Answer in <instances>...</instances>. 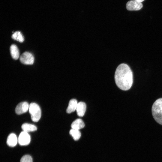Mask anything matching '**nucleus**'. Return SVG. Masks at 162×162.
<instances>
[{
    "label": "nucleus",
    "instance_id": "obj_11",
    "mask_svg": "<svg viewBox=\"0 0 162 162\" xmlns=\"http://www.w3.org/2000/svg\"><path fill=\"white\" fill-rule=\"evenodd\" d=\"M84 126V123L80 118L76 119L72 123L71 125L72 129L79 130L83 128Z\"/></svg>",
    "mask_w": 162,
    "mask_h": 162
},
{
    "label": "nucleus",
    "instance_id": "obj_1",
    "mask_svg": "<svg viewBox=\"0 0 162 162\" xmlns=\"http://www.w3.org/2000/svg\"><path fill=\"white\" fill-rule=\"evenodd\" d=\"M115 80L117 86L124 91L129 89L133 83V74L130 67L122 63L117 67L115 74Z\"/></svg>",
    "mask_w": 162,
    "mask_h": 162
},
{
    "label": "nucleus",
    "instance_id": "obj_5",
    "mask_svg": "<svg viewBox=\"0 0 162 162\" xmlns=\"http://www.w3.org/2000/svg\"><path fill=\"white\" fill-rule=\"evenodd\" d=\"M18 142L21 146L28 145L31 141V137L28 133L23 131L20 134L18 137Z\"/></svg>",
    "mask_w": 162,
    "mask_h": 162
},
{
    "label": "nucleus",
    "instance_id": "obj_16",
    "mask_svg": "<svg viewBox=\"0 0 162 162\" xmlns=\"http://www.w3.org/2000/svg\"><path fill=\"white\" fill-rule=\"evenodd\" d=\"M20 162H33L32 157L29 155H25L22 157Z\"/></svg>",
    "mask_w": 162,
    "mask_h": 162
},
{
    "label": "nucleus",
    "instance_id": "obj_14",
    "mask_svg": "<svg viewBox=\"0 0 162 162\" xmlns=\"http://www.w3.org/2000/svg\"><path fill=\"white\" fill-rule=\"evenodd\" d=\"M70 134L73 137L75 141L79 139L81 136V133L79 130L72 129L69 131Z\"/></svg>",
    "mask_w": 162,
    "mask_h": 162
},
{
    "label": "nucleus",
    "instance_id": "obj_15",
    "mask_svg": "<svg viewBox=\"0 0 162 162\" xmlns=\"http://www.w3.org/2000/svg\"><path fill=\"white\" fill-rule=\"evenodd\" d=\"M12 38L20 42H22L24 40L23 36L20 32L16 31L12 35Z\"/></svg>",
    "mask_w": 162,
    "mask_h": 162
},
{
    "label": "nucleus",
    "instance_id": "obj_4",
    "mask_svg": "<svg viewBox=\"0 0 162 162\" xmlns=\"http://www.w3.org/2000/svg\"><path fill=\"white\" fill-rule=\"evenodd\" d=\"M34 58L30 53L25 52L20 57V61L22 64L26 65H31L33 64Z\"/></svg>",
    "mask_w": 162,
    "mask_h": 162
},
{
    "label": "nucleus",
    "instance_id": "obj_12",
    "mask_svg": "<svg viewBox=\"0 0 162 162\" xmlns=\"http://www.w3.org/2000/svg\"><path fill=\"white\" fill-rule=\"evenodd\" d=\"M10 51L12 58L15 59H17L19 57V51L17 46L15 44H12L10 47Z\"/></svg>",
    "mask_w": 162,
    "mask_h": 162
},
{
    "label": "nucleus",
    "instance_id": "obj_8",
    "mask_svg": "<svg viewBox=\"0 0 162 162\" xmlns=\"http://www.w3.org/2000/svg\"><path fill=\"white\" fill-rule=\"evenodd\" d=\"M86 105L84 102H80L78 103L76 110L77 115L80 117L83 116L86 112Z\"/></svg>",
    "mask_w": 162,
    "mask_h": 162
},
{
    "label": "nucleus",
    "instance_id": "obj_2",
    "mask_svg": "<svg viewBox=\"0 0 162 162\" xmlns=\"http://www.w3.org/2000/svg\"><path fill=\"white\" fill-rule=\"evenodd\" d=\"M152 115L155 121L162 125V98L157 100L152 108Z\"/></svg>",
    "mask_w": 162,
    "mask_h": 162
},
{
    "label": "nucleus",
    "instance_id": "obj_10",
    "mask_svg": "<svg viewBox=\"0 0 162 162\" xmlns=\"http://www.w3.org/2000/svg\"><path fill=\"white\" fill-rule=\"evenodd\" d=\"M77 104V100L76 99H73L70 100L66 109V112L68 113H70L74 112L76 110Z\"/></svg>",
    "mask_w": 162,
    "mask_h": 162
},
{
    "label": "nucleus",
    "instance_id": "obj_9",
    "mask_svg": "<svg viewBox=\"0 0 162 162\" xmlns=\"http://www.w3.org/2000/svg\"><path fill=\"white\" fill-rule=\"evenodd\" d=\"M18 142L16 135L14 133L10 134L8 136L7 143L9 146L14 147L15 146Z\"/></svg>",
    "mask_w": 162,
    "mask_h": 162
},
{
    "label": "nucleus",
    "instance_id": "obj_7",
    "mask_svg": "<svg viewBox=\"0 0 162 162\" xmlns=\"http://www.w3.org/2000/svg\"><path fill=\"white\" fill-rule=\"evenodd\" d=\"M29 105L26 102H22L16 106L15 112L16 113L20 115L27 112L29 110Z\"/></svg>",
    "mask_w": 162,
    "mask_h": 162
},
{
    "label": "nucleus",
    "instance_id": "obj_3",
    "mask_svg": "<svg viewBox=\"0 0 162 162\" xmlns=\"http://www.w3.org/2000/svg\"><path fill=\"white\" fill-rule=\"evenodd\" d=\"M28 110L32 120L35 122L38 121L41 116V111L39 105L32 103L29 104Z\"/></svg>",
    "mask_w": 162,
    "mask_h": 162
},
{
    "label": "nucleus",
    "instance_id": "obj_17",
    "mask_svg": "<svg viewBox=\"0 0 162 162\" xmlns=\"http://www.w3.org/2000/svg\"><path fill=\"white\" fill-rule=\"evenodd\" d=\"M137 2H139L141 3L142 2H143L144 0H134Z\"/></svg>",
    "mask_w": 162,
    "mask_h": 162
},
{
    "label": "nucleus",
    "instance_id": "obj_6",
    "mask_svg": "<svg viewBox=\"0 0 162 162\" xmlns=\"http://www.w3.org/2000/svg\"><path fill=\"white\" fill-rule=\"evenodd\" d=\"M143 5L141 3L134 0H130L126 4L127 9L129 10H138L141 9Z\"/></svg>",
    "mask_w": 162,
    "mask_h": 162
},
{
    "label": "nucleus",
    "instance_id": "obj_13",
    "mask_svg": "<svg viewBox=\"0 0 162 162\" xmlns=\"http://www.w3.org/2000/svg\"><path fill=\"white\" fill-rule=\"evenodd\" d=\"M21 128L23 131L27 133L35 131L37 129V127L35 125L27 123L23 124Z\"/></svg>",
    "mask_w": 162,
    "mask_h": 162
}]
</instances>
